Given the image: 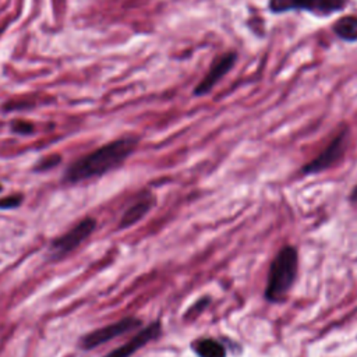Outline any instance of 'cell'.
<instances>
[{"instance_id": "6da1fadb", "label": "cell", "mask_w": 357, "mask_h": 357, "mask_svg": "<svg viewBox=\"0 0 357 357\" xmlns=\"http://www.w3.org/2000/svg\"><path fill=\"white\" fill-rule=\"evenodd\" d=\"M137 146L138 140L134 137L111 141L71 163L63 174V182L76 185L109 173L120 168L135 151Z\"/></svg>"}, {"instance_id": "7a4b0ae2", "label": "cell", "mask_w": 357, "mask_h": 357, "mask_svg": "<svg viewBox=\"0 0 357 357\" xmlns=\"http://www.w3.org/2000/svg\"><path fill=\"white\" fill-rule=\"evenodd\" d=\"M299 271V253L293 246H283L271 263L265 288V299L280 303L292 291Z\"/></svg>"}, {"instance_id": "3957f363", "label": "cell", "mask_w": 357, "mask_h": 357, "mask_svg": "<svg viewBox=\"0 0 357 357\" xmlns=\"http://www.w3.org/2000/svg\"><path fill=\"white\" fill-rule=\"evenodd\" d=\"M349 135H350L349 127L343 126L339 130V133L331 140L326 150L319 155H317L313 161L306 163L302 172L304 174H317L336 166L346 154L349 146Z\"/></svg>"}, {"instance_id": "277c9868", "label": "cell", "mask_w": 357, "mask_h": 357, "mask_svg": "<svg viewBox=\"0 0 357 357\" xmlns=\"http://www.w3.org/2000/svg\"><path fill=\"white\" fill-rule=\"evenodd\" d=\"M95 229H96V221L91 217L84 218L70 230H67L66 233H63L62 236H59L52 241L49 248L51 259L52 260L64 259L67 254L75 252V250L79 246H81L88 237H91Z\"/></svg>"}, {"instance_id": "5b68a950", "label": "cell", "mask_w": 357, "mask_h": 357, "mask_svg": "<svg viewBox=\"0 0 357 357\" xmlns=\"http://www.w3.org/2000/svg\"><path fill=\"white\" fill-rule=\"evenodd\" d=\"M268 8L275 14L306 10L319 17H328L343 10L346 8V0H269Z\"/></svg>"}, {"instance_id": "8992f818", "label": "cell", "mask_w": 357, "mask_h": 357, "mask_svg": "<svg viewBox=\"0 0 357 357\" xmlns=\"http://www.w3.org/2000/svg\"><path fill=\"white\" fill-rule=\"evenodd\" d=\"M142 326L141 319L135 318V317H124L116 323H112L109 326H105L101 328H96L88 334H85L79 343V347L84 352L87 350H92L96 349L105 343L111 342L115 338H119L133 330H137Z\"/></svg>"}, {"instance_id": "52a82bcc", "label": "cell", "mask_w": 357, "mask_h": 357, "mask_svg": "<svg viewBox=\"0 0 357 357\" xmlns=\"http://www.w3.org/2000/svg\"><path fill=\"white\" fill-rule=\"evenodd\" d=\"M237 62V55L236 52H228L220 57L213 60L211 64L208 73L204 76V79L200 81V84L194 88L193 94L196 96H204L209 94L213 87H215L228 73L232 70V67Z\"/></svg>"}, {"instance_id": "ba28073f", "label": "cell", "mask_w": 357, "mask_h": 357, "mask_svg": "<svg viewBox=\"0 0 357 357\" xmlns=\"http://www.w3.org/2000/svg\"><path fill=\"white\" fill-rule=\"evenodd\" d=\"M162 334V324L161 321H154L146 328L140 330L130 341L123 343L122 346L114 349L111 353H108L103 357H131L135 352H138L141 347H144L150 342H154L158 339Z\"/></svg>"}, {"instance_id": "9c48e42d", "label": "cell", "mask_w": 357, "mask_h": 357, "mask_svg": "<svg viewBox=\"0 0 357 357\" xmlns=\"http://www.w3.org/2000/svg\"><path fill=\"white\" fill-rule=\"evenodd\" d=\"M155 205V197L151 193H144L141 194L122 215V220L118 225V230H124L129 229L134 225H137L140 221L144 220L150 211Z\"/></svg>"}, {"instance_id": "30bf717a", "label": "cell", "mask_w": 357, "mask_h": 357, "mask_svg": "<svg viewBox=\"0 0 357 357\" xmlns=\"http://www.w3.org/2000/svg\"><path fill=\"white\" fill-rule=\"evenodd\" d=\"M191 349L198 357H228L224 343L213 338H198L191 342Z\"/></svg>"}, {"instance_id": "8fae6325", "label": "cell", "mask_w": 357, "mask_h": 357, "mask_svg": "<svg viewBox=\"0 0 357 357\" xmlns=\"http://www.w3.org/2000/svg\"><path fill=\"white\" fill-rule=\"evenodd\" d=\"M336 37L345 42H357V17L345 16L336 20L332 25Z\"/></svg>"}, {"instance_id": "7c38bea8", "label": "cell", "mask_w": 357, "mask_h": 357, "mask_svg": "<svg viewBox=\"0 0 357 357\" xmlns=\"http://www.w3.org/2000/svg\"><path fill=\"white\" fill-rule=\"evenodd\" d=\"M62 162V157L60 155H49L47 158H42L38 161L37 166L34 168V172L41 173V172H47L51 170L53 168H56L59 163Z\"/></svg>"}, {"instance_id": "4fadbf2b", "label": "cell", "mask_w": 357, "mask_h": 357, "mask_svg": "<svg viewBox=\"0 0 357 357\" xmlns=\"http://www.w3.org/2000/svg\"><path fill=\"white\" fill-rule=\"evenodd\" d=\"M24 197L21 194H14V196H8L0 198V209H16L21 205Z\"/></svg>"}, {"instance_id": "5bb4252c", "label": "cell", "mask_w": 357, "mask_h": 357, "mask_svg": "<svg viewBox=\"0 0 357 357\" xmlns=\"http://www.w3.org/2000/svg\"><path fill=\"white\" fill-rule=\"evenodd\" d=\"M12 130L17 134H21V135H28V134H32L34 133V126L28 122H13L12 124Z\"/></svg>"}, {"instance_id": "9a60e30c", "label": "cell", "mask_w": 357, "mask_h": 357, "mask_svg": "<svg viewBox=\"0 0 357 357\" xmlns=\"http://www.w3.org/2000/svg\"><path fill=\"white\" fill-rule=\"evenodd\" d=\"M209 303H211V299H209V298H202V299H200L196 304L191 306V308L187 311L186 317H194V315H198L200 313H202V311L208 307Z\"/></svg>"}, {"instance_id": "2e32d148", "label": "cell", "mask_w": 357, "mask_h": 357, "mask_svg": "<svg viewBox=\"0 0 357 357\" xmlns=\"http://www.w3.org/2000/svg\"><path fill=\"white\" fill-rule=\"evenodd\" d=\"M350 202L357 204V185L354 186V189H353L352 193H350Z\"/></svg>"}, {"instance_id": "e0dca14e", "label": "cell", "mask_w": 357, "mask_h": 357, "mask_svg": "<svg viewBox=\"0 0 357 357\" xmlns=\"http://www.w3.org/2000/svg\"><path fill=\"white\" fill-rule=\"evenodd\" d=\"M2 190H3V186H2V185H0V193H2Z\"/></svg>"}]
</instances>
